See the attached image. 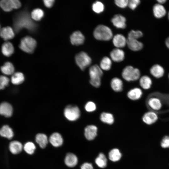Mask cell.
<instances>
[{
  "label": "cell",
  "mask_w": 169,
  "mask_h": 169,
  "mask_svg": "<svg viewBox=\"0 0 169 169\" xmlns=\"http://www.w3.org/2000/svg\"><path fill=\"white\" fill-rule=\"evenodd\" d=\"M121 157V154L117 149L114 148L111 150L109 153V157L110 160L115 162L119 161Z\"/></svg>",
  "instance_id": "obj_31"
},
{
  "label": "cell",
  "mask_w": 169,
  "mask_h": 169,
  "mask_svg": "<svg viewBox=\"0 0 169 169\" xmlns=\"http://www.w3.org/2000/svg\"><path fill=\"white\" fill-rule=\"evenodd\" d=\"M78 161V158L76 156L71 153H67L64 159L66 165L71 167L75 166L77 164Z\"/></svg>",
  "instance_id": "obj_22"
},
{
  "label": "cell",
  "mask_w": 169,
  "mask_h": 169,
  "mask_svg": "<svg viewBox=\"0 0 169 169\" xmlns=\"http://www.w3.org/2000/svg\"><path fill=\"white\" fill-rule=\"evenodd\" d=\"M125 18L120 14L115 15L112 18L111 22L113 25L118 28L124 29L126 27Z\"/></svg>",
  "instance_id": "obj_13"
},
{
  "label": "cell",
  "mask_w": 169,
  "mask_h": 169,
  "mask_svg": "<svg viewBox=\"0 0 169 169\" xmlns=\"http://www.w3.org/2000/svg\"><path fill=\"white\" fill-rule=\"evenodd\" d=\"M95 162L100 167L104 168L107 165V160L105 156L102 153H100L95 160Z\"/></svg>",
  "instance_id": "obj_32"
},
{
  "label": "cell",
  "mask_w": 169,
  "mask_h": 169,
  "mask_svg": "<svg viewBox=\"0 0 169 169\" xmlns=\"http://www.w3.org/2000/svg\"><path fill=\"white\" fill-rule=\"evenodd\" d=\"M143 95L142 90L138 87H135L130 90L127 93V96L130 100L136 101L140 99Z\"/></svg>",
  "instance_id": "obj_10"
},
{
  "label": "cell",
  "mask_w": 169,
  "mask_h": 169,
  "mask_svg": "<svg viewBox=\"0 0 169 169\" xmlns=\"http://www.w3.org/2000/svg\"><path fill=\"white\" fill-rule=\"evenodd\" d=\"M9 81V79L4 76H1L0 77V89H3L8 85Z\"/></svg>",
  "instance_id": "obj_40"
},
{
  "label": "cell",
  "mask_w": 169,
  "mask_h": 169,
  "mask_svg": "<svg viewBox=\"0 0 169 169\" xmlns=\"http://www.w3.org/2000/svg\"><path fill=\"white\" fill-rule=\"evenodd\" d=\"M2 51L3 54L5 56H10L14 52L13 45L9 42H5L2 45Z\"/></svg>",
  "instance_id": "obj_28"
},
{
  "label": "cell",
  "mask_w": 169,
  "mask_h": 169,
  "mask_svg": "<svg viewBox=\"0 0 169 169\" xmlns=\"http://www.w3.org/2000/svg\"><path fill=\"white\" fill-rule=\"evenodd\" d=\"M93 35L96 39L102 41H108L112 37L113 34L111 29L108 27L99 25L95 29Z\"/></svg>",
  "instance_id": "obj_2"
},
{
  "label": "cell",
  "mask_w": 169,
  "mask_h": 169,
  "mask_svg": "<svg viewBox=\"0 0 169 169\" xmlns=\"http://www.w3.org/2000/svg\"><path fill=\"white\" fill-rule=\"evenodd\" d=\"M13 112V109L12 105L6 102H2L0 106V114L7 117L11 116Z\"/></svg>",
  "instance_id": "obj_15"
},
{
  "label": "cell",
  "mask_w": 169,
  "mask_h": 169,
  "mask_svg": "<svg viewBox=\"0 0 169 169\" xmlns=\"http://www.w3.org/2000/svg\"><path fill=\"white\" fill-rule=\"evenodd\" d=\"M141 119L145 124L151 125L157 121L159 116L156 112L151 110L145 112L143 115Z\"/></svg>",
  "instance_id": "obj_8"
},
{
  "label": "cell",
  "mask_w": 169,
  "mask_h": 169,
  "mask_svg": "<svg viewBox=\"0 0 169 169\" xmlns=\"http://www.w3.org/2000/svg\"><path fill=\"white\" fill-rule=\"evenodd\" d=\"M44 13L43 11L39 8H36L33 10L31 13V17L34 20H40L43 17Z\"/></svg>",
  "instance_id": "obj_36"
},
{
  "label": "cell",
  "mask_w": 169,
  "mask_h": 169,
  "mask_svg": "<svg viewBox=\"0 0 169 169\" xmlns=\"http://www.w3.org/2000/svg\"><path fill=\"white\" fill-rule=\"evenodd\" d=\"M24 80L23 74L20 72L14 73L11 77L12 83L15 85H18L22 83Z\"/></svg>",
  "instance_id": "obj_29"
},
{
  "label": "cell",
  "mask_w": 169,
  "mask_h": 169,
  "mask_svg": "<svg viewBox=\"0 0 169 169\" xmlns=\"http://www.w3.org/2000/svg\"><path fill=\"white\" fill-rule=\"evenodd\" d=\"M168 79H169V73L168 74Z\"/></svg>",
  "instance_id": "obj_50"
},
{
  "label": "cell",
  "mask_w": 169,
  "mask_h": 169,
  "mask_svg": "<svg viewBox=\"0 0 169 169\" xmlns=\"http://www.w3.org/2000/svg\"><path fill=\"white\" fill-rule=\"evenodd\" d=\"M1 136L8 138L11 139L14 136V133L12 129L8 125L3 126L0 131Z\"/></svg>",
  "instance_id": "obj_25"
},
{
  "label": "cell",
  "mask_w": 169,
  "mask_h": 169,
  "mask_svg": "<svg viewBox=\"0 0 169 169\" xmlns=\"http://www.w3.org/2000/svg\"><path fill=\"white\" fill-rule=\"evenodd\" d=\"M97 128L93 125L87 126L84 129V136L88 140H93L97 134Z\"/></svg>",
  "instance_id": "obj_17"
},
{
  "label": "cell",
  "mask_w": 169,
  "mask_h": 169,
  "mask_svg": "<svg viewBox=\"0 0 169 169\" xmlns=\"http://www.w3.org/2000/svg\"><path fill=\"white\" fill-rule=\"evenodd\" d=\"M14 27L17 32L23 28L32 30L35 27V24L31 19L27 13L22 12L17 15L14 20Z\"/></svg>",
  "instance_id": "obj_1"
},
{
  "label": "cell",
  "mask_w": 169,
  "mask_h": 169,
  "mask_svg": "<svg viewBox=\"0 0 169 169\" xmlns=\"http://www.w3.org/2000/svg\"><path fill=\"white\" fill-rule=\"evenodd\" d=\"M49 140L51 144L55 147L60 146L63 142L62 136L58 132H54L50 136Z\"/></svg>",
  "instance_id": "obj_18"
},
{
  "label": "cell",
  "mask_w": 169,
  "mask_h": 169,
  "mask_svg": "<svg viewBox=\"0 0 169 169\" xmlns=\"http://www.w3.org/2000/svg\"><path fill=\"white\" fill-rule=\"evenodd\" d=\"M0 4L2 9L5 11H10L14 9L13 0H2Z\"/></svg>",
  "instance_id": "obj_34"
},
{
  "label": "cell",
  "mask_w": 169,
  "mask_h": 169,
  "mask_svg": "<svg viewBox=\"0 0 169 169\" xmlns=\"http://www.w3.org/2000/svg\"><path fill=\"white\" fill-rule=\"evenodd\" d=\"M128 0H115V4L118 7L124 8L128 6Z\"/></svg>",
  "instance_id": "obj_43"
},
{
  "label": "cell",
  "mask_w": 169,
  "mask_h": 169,
  "mask_svg": "<svg viewBox=\"0 0 169 169\" xmlns=\"http://www.w3.org/2000/svg\"><path fill=\"white\" fill-rule=\"evenodd\" d=\"M70 39L72 44L78 46L83 44L85 38L81 32L77 31L74 32L71 35Z\"/></svg>",
  "instance_id": "obj_12"
},
{
  "label": "cell",
  "mask_w": 169,
  "mask_h": 169,
  "mask_svg": "<svg viewBox=\"0 0 169 169\" xmlns=\"http://www.w3.org/2000/svg\"><path fill=\"white\" fill-rule=\"evenodd\" d=\"M1 70L4 74L10 75L14 73V69L13 64L11 63L7 62L1 67Z\"/></svg>",
  "instance_id": "obj_30"
},
{
  "label": "cell",
  "mask_w": 169,
  "mask_h": 169,
  "mask_svg": "<svg viewBox=\"0 0 169 169\" xmlns=\"http://www.w3.org/2000/svg\"><path fill=\"white\" fill-rule=\"evenodd\" d=\"M101 120L104 123L111 125L114 122V118L113 115L110 113L103 112L100 116Z\"/></svg>",
  "instance_id": "obj_33"
},
{
  "label": "cell",
  "mask_w": 169,
  "mask_h": 169,
  "mask_svg": "<svg viewBox=\"0 0 169 169\" xmlns=\"http://www.w3.org/2000/svg\"><path fill=\"white\" fill-rule=\"evenodd\" d=\"M165 44L166 47L169 49V37L166 39Z\"/></svg>",
  "instance_id": "obj_47"
},
{
  "label": "cell",
  "mask_w": 169,
  "mask_h": 169,
  "mask_svg": "<svg viewBox=\"0 0 169 169\" xmlns=\"http://www.w3.org/2000/svg\"><path fill=\"white\" fill-rule=\"evenodd\" d=\"M111 59L114 62H119L122 61L125 58L124 51L119 48L113 49L110 53Z\"/></svg>",
  "instance_id": "obj_16"
},
{
  "label": "cell",
  "mask_w": 169,
  "mask_h": 169,
  "mask_svg": "<svg viewBox=\"0 0 169 169\" xmlns=\"http://www.w3.org/2000/svg\"><path fill=\"white\" fill-rule=\"evenodd\" d=\"M122 76L124 79L127 82L139 80L141 76L140 70L131 65L127 66L123 69Z\"/></svg>",
  "instance_id": "obj_3"
},
{
  "label": "cell",
  "mask_w": 169,
  "mask_h": 169,
  "mask_svg": "<svg viewBox=\"0 0 169 169\" xmlns=\"http://www.w3.org/2000/svg\"><path fill=\"white\" fill-rule=\"evenodd\" d=\"M150 72L153 77L156 79H159L164 76L165 70L161 65L159 64H155L151 68Z\"/></svg>",
  "instance_id": "obj_11"
},
{
  "label": "cell",
  "mask_w": 169,
  "mask_h": 169,
  "mask_svg": "<svg viewBox=\"0 0 169 169\" xmlns=\"http://www.w3.org/2000/svg\"><path fill=\"white\" fill-rule=\"evenodd\" d=\"M89 73L90 84L95 87H99L101 84V78L103 74L100 67L97 65H94L90 68Z\"/></svg>",
  "instance_id": "obj_4"
},
{
  "label": "cell",
  "mask_w": 169,
  "mask_h": 169,
  "mask_svg": "<svg viewBox=\"0 0 169 169\" xmlns=\"http://www.w3.org/2000/svg\"><path fill=\"white\" fill-rule=\"evenodd\" d=\"M81 169H93V168L91 163L85 162L81 166Z\"/></svg>",
  "instance_id": "obj_45"
},
{
  "label": "cell",
  "mask_w": 169,
  "mask_h": 169,
  "mask_svg": "<svg viewBox=\"0 0 169 169\" xmlns=\"http://www.w3.org/2000/svg\"><path fill=\"white\" fill-rule=\"evenodd\" d=\"M161 146L164 148H169V136H164L161 142Z\"/></svg>",
  "instance_id": "obj_44"
},
{
  "label": "cell",
  "mask_w": 169,
  "mask_h": 169,
  "mask_svg": "<svg viewBox=\"0 0 169 169\" xmlns=\"http://www.w3.org/2000/svg\"><path fill=\"white\" fill-rule=\"evenodd\" d=\"M143 36V33L140 30H132L128 33V38L137 39Z\"/></svg>",
  "instance_id": "obj_39"
},
{
  "label": "cell",
  "mask_w": 169,
  "mask_h": 169,
  "mask_svg": "<svg viewBox=\"0 0 169 169\" xmlns=\"http://www.w3.org/2000/svg\"><path fill=\"white\" fill-rule=\"evenodd\" d=\"M85 109L86 111L91 112L95 111L96 109V105L92 101L88 102L85 106Z\"/></svg>",
  "instance_id": "obj_41"
},
{
  "label": "cell",
  "mask_w": 169,
  "mask_h": 169,
  "mask_svg": "<svg viewBox=\"0 0 169 169\" xmlns=\"http://www.w3.org/2000/svg\"><path fill=\"white\" fill-rule=\"evenodd\" d=\"M92 9L95 13H100L102 12L104 10V6L102 2L97 1L92 4Z\"/></svg>",
  "instance_id": "obj_38"
},
{
  "label": "cell",
  "mask_w": 169,
  "mask_h": 169,
  "mask_svg": "<svg viewBox=\"0 0 169 169\" xmlns=\"http://www.w3.org/2000/svg\"><path fill=\"white\" fill-rule=\"evenodd\" d=\"M153 11L154 16L158 18H162L166 13V11L164 7L162 5L159 3L154 5Z\"/></svg>",
  "instance_id": "obj_21"
},
{
  "label": "cell",
  "mask_w": 169,
  "mask_h": 169,
  "mask_svg": "<svg viewBox=\"0 0 169 169\" xmlns=\"http://www.w3.org/2000/svg\"><path fill=\"white\" fill-rule=\"evenodd\" d=\"M157 2L158 3L162 5V4L164 3L166 1V0H157Z\"/></svg>",
  "instance_id": "obj_48"
},
{
  "label": "cell",
  "mask_w": 169,
  "mask_h": 169,
  "mask_svg": "<svg viewBox=\"0 0 169 169\" xmlns=\"http://www.w3.org/2000/svg\"><path fill=\"white\" fill-rule=\"evenodd\" d=\"M113 43L115 47L119 49L125 46L127 44V39L123 35L118 34L113 37Z\"/></svg>",
  "instance_id": "obj_19"
},
{
  "label": "cell",
  "mask_w": 169,
  "mask_h": 169,
  "mask_svg": "<svg viewBox=\"0 0 169 169\" xmlns=\"http://www.w3.org/2000/svg\"><path fill=\"white\" fill-rule=\"evenodd\" d=\"M35 141L41 148H44L46 146L48 143V140L46 135L40 133L36 135Z\"/></svg>",
  "instance_id": "obj_27"
},
{
  "label": "cell",
  "mask_w": 169,
  "mask_h": 169,
  "mask_svg": "<svg viewBox=\"0 0 169 169\" xmlns=\"http://www.w3.org/2000/svg\"><path fill=\"white\" fill-rule=\"evenodd\" d=\"M23 148L27 153L31 155L34 153L36 149V146L33 142L29 141L25 144Z\"/></svg>",
  "instance_id": "obj_37"
},
{
  "label": "cell",
  "mask_w": 169,
  "mask_h": 169,
  "mask_svg": "<svg viewBox=\"0 0 169 169\" xmlns=\"http://www.w3.org/2000/svg\"><path fill=\"white\" fill-rule=\"evenodd\" d=\"M127 44L128 48L133 51H138L141 49L143 47L142 43L137 39L127 38Z\"/></svg>",
  "instance_id": "obj_20"
},
{
  "label": "cell",
  "mask_w": 169,
  "mask_h": 169,
  "mask_svg": "<svg viewBox=\"0 0 169 169\" xmlns=\"http://www.w3.org/2000/svg\"><path fill=\"white\" fill-rule=\"evenodd\" d=\"M140 3L139 0H130L128 1V6L131 9L134 10Z\"/></svg>",
  "instance_id": "obj_42"
},
{
  "label": "cell",
  "mask_w": 169,
  "mask_h": 169,
  "mask_svg": "<svg viewBox=\"0 0 169 169\" xmlns=\"http://www.w3.org/2000/svg\"><path fill=\"white\" fill-rule=\"evenodd\" d=\"M147 103L148 106L151 110L155 112L160 110L163 106L161 99L156 96L149 98L148 99Z\"/></svg>",
  "instance_id": "obj_9"
},
{
  "label": "cell",
  "mask_w": 169,
  "mask_h": 169,
  "mask_svg": "<svg viewBox=\"0 0 169 169\" xmlns=\"http://www.w3.org/2000/svg\"><path fill=\"white\" fill-rule=\"evenodd\" d=\"M139 83L142 90H148L151 88L153 82L151 78L149 76L144 75L141 77L139 80Z\"/></svg>",
  "instance_id": "obj_14"
},
{
  "label": "cell",
  "mask_w": 169,
  "mask_h": 169,
  "mask_svg": "<svg viewBox=\"0 0 169 169\" xmlns=\"http://www.w3.org/2000/svg\"><path fill=\"white\" fill-rule=\"evenodd\" d=\"M168 18L169 20V12H168Z\"/></svg>",
  "instance_id": "obj_49"
},
{
  "label": "cell",
  "mask_w": 169,
  "mask_h": 169,
  "mask_svg": "<svg viewBox=\"0 0 169 169\" xmlns=\"http://www.w3.org/2000/svg\"><path fill=\"white\" fill-rule=\"evenodd\" d=\"M64 115L68 120L70 121H75L79 117L80 110L76 106L69 105L65 108Z\"/></svg>",
  "instance_id": "obj_7"
},
{
  "label": "cell",
  "mask_w": 169,
  "mask_h": 169,
  "mask_svg": "<svg viewBox=\"0 0 169 169\" xmlns=\"http://www.w3.org/2000/svg\"><path fill=\"white\" fill-rule=\"evenodd\" d=\"M36 45L35 40L30 36H27L21 40L19 47L24 52L31 53L33 52Z\"/></svg>",
  "instance_id": "obj_5"
},
{
  "label": "cell",
  "mask_w": 169,
  "mask_h": 169,
  "mask_svg": "<svg viewBox=\"0 0 169 169\" xmlns=\"http://www.w3.org/2000/svg\"><path fill=\"white\" fill-rule=\"evenodd\" d=\"M75 61L77 65L82 70H84L91 63V59L85 52L81 51L75 56Z\"/></svg>",
  "instance_id": "obj_6"
},
{
  "label": "cell",
  "mask_w": 169,
  "mask_h": 169,
  "mask_svg": "<svg viewBox=\"0 0 169 169\" xmlns=\"http://www.w3.org/2000/svg\"><path fill=\"white\" fill-rule=\"evenodd\" d=\"M112 62L110 58L107 57H104L101 61L100 67L102 69L108 70L111 68Z\"/></svg>",
  "instance_id": "obj_35"
},
{
  "label": "cell",
  "mask_w": 169,
  "mask_h": 169,
  "mask_svg": "<svg viewBox=\"0 0 169 169\" xmlns=\"http://www.w3.org/2000/svg\"><path fill=\"white\" fill-rule=\"evenodd\" d=\"M0 36L4 40H8L13 38L14 36V33L12 28L8 26L1 29Z\"/></svg>",
  "instance_id": "obj_23"
},
{
  "label": "cell",
  "mask_w": 169,
  "mask_h": 169,
  "mask_svg": "<svg viewBox=\"0 0 169 169\" xmlns=\"http://www.w3.org/2000/svg\"><path fill=\"white\" fill-rule=\"evenodd\" d=\"M54 1V0H44V3L45 5L48 8H50L51 7Z\"/></svg>",
  "instance_id": "obj_46"
},
{
  "label": "cell",
  "mask_w": 169,
  "mask_h": 169,
  "mask_svg": "<svg viewBox=\"0 0 169 169\" xmlns=\"http://www.w3.org/2000/svg\"><path fill=\"white\" fill-rule=\"evenodd\" d=\"M9 148L10 151L12 154H17L22 151L23 146L20 142L14 141L10 143Z\"/></svg>",
  "instance_id": "obj_24"
},
{
  "label": "cell",
  "mask_w": 169,
  "mask_h": 169,
  "mask_svg": "<svg viewBox=\"0 0 169 169\" xmlns=\"http://www.w3.org/2000/svg\"><path fill=\"white\" fill-rule=\"evenodd\" d=\"M112 89L116 92H120L123 90V83L122 80L118 78L112 79L110 83Z\"/></svg>",
  "instance_id": "obj_26"
}]
</instances>
